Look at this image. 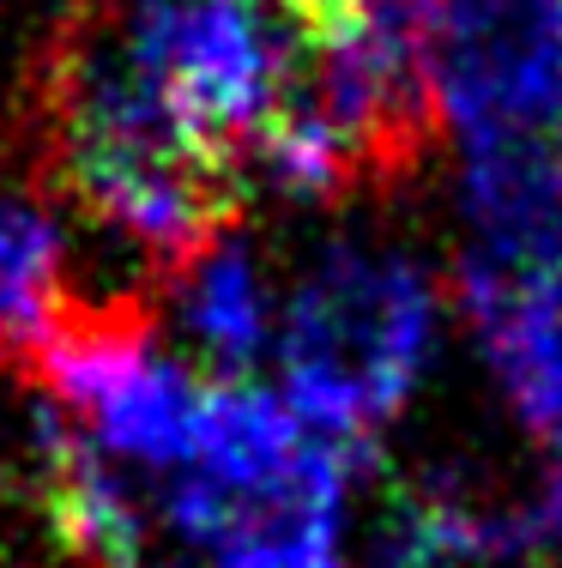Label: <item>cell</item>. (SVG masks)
<instances>
[{
    "label": "cell",
    "mask_w": 562,
    "mask_h": 568,
    "mask_svg": "<svg viewBox=\"0 0 562 568\" xmlns=\"http://www.w3.org/2000/svg\"><path fill=\"white\" fill-rule=\"evenodd\" d=\"M49 110L55 158L79 206L115 242L152 254L164 273L231 224V170L200 152L176 110L115 49L103 19L61 43Z\"/></svg>",
    "instance_id": "2"
},
{
    "label": "cell",
    "mask_w": 562,
    "mask_h": 568,
    "mask_svg": "<svg viewBox=\"0 0 562 568\" xmlns=\"http://www.w3.org/2000/svg\"><path fill=\"white\" fill-rule=\"evenodd\" d=\"M98 19L200 152L231 175L290 103L309 55L297 0H110Z\"/></svg>",
    "instance_id": "3"
},
{
    "label": "cell",
    "mask_w": 562,
    "mask_h": 568,
    "mask_svg": "<svg viewBox=\"0 0 562 568\" xmlns=\"http://www.w3.org/2000/svg\"><path fill=\"white\" fill-rule=\"evenodd\" d=\"M37 375L67 442L122 478L152 490L187 466L212 375H200L133 315H73L37 351Z\"/></svg>",
    "instance_id": "4"
},
{
    "label": "cell",
    "mask_w": 562,
    "mask_h": 568,
    "mask_svg": "<svg viewBox=\"0 0 562 568\" xmlns=\"http://www.w3.org/2000/svg\"><path fill=\"white\" fill-rule=\"evenodd\" d=\"M164 291L182 357L206 369L212 382H243L260 363H273L285 278L273 273L266 248L248 230L218 224L164 273Z\"/></svg>",
    "instance_id": "6"
},
{
    "label": "cell",
    "mask_w": 562,
    "mask_h": 568,
    "mask_svg": "<svg viewBox=\"0 0 562 568\" xmlns=\"http://www.w3.org/2000/svg\"><path fill=\"white\" fill-rule=\"evenodd\" d=\"M345 514L351 496H309L243 520L206 557L157 550L152 568H345Z\"/></svg>",
    "instance_id": "10"
},
{
    "label": "cell",
    "mask_w": 562,
    "mask_h": 568,
    "mask_svg": "<svg viewBox=\"0 0 562 568\" xmlns=\"http://www.w3.org/2000/svg\"><path fill=\"white\" fill-rule=\"evenodd\" d=\"M544 550L539 514L453 484H423L387 514L375 568H508Z\"/></svg>",
    "instance_id": "8"
},
{
    "label": "cell",
    "mask_w": 562,
    "mask_h": 568,
    "mask_svg": "<svg viewBox=\"0 0 562 568\" xmlns=\"http://www.w3.org/2000/svg\"><path fill=\"white\" fill-rule=\"evenodd\" d=\"M448 291L381 236H327L285 278L273 339V387L327 442L369 448L430 382Z\"/></svg>",
    "instance_id": "1"
},
{
    "label": "cell",
    "mask_w": 562,
    "mask_h": 568,
    "mask_svg": "<svg viewBox=\"0 0 562 568\" xmlns=\"http://www.w3.org/2000/svg\"><path fill=\"white\" fill-rule=\"evenodd\" d=\"M423 85L460 152L562 133V0H448Z\"/></svg>",
    "instance_id": "5"
},
{
    "label": "cell",
    "mask_w": 562,
    "mask_h": 568,
    "mask_svg": "<svg viewBox=\"0 0 562 568\" xmlns=\"http://www.w3.org/2000/svg\"><path fill=\"white\" fill-rule=\"evenodd\" d=\"M67 321V224L49 200L0 187V357L37 363Z\"/></svg>",
    "instance_id": "9"
},
{
    "label": "cell",
    "mask_w": 562,
    "mask_h": 568,
    "mask_svg": "<svg viewBox=\"0 0 562 568\" xmlns=\"http://www.w3.org/2000/svg\"><path fill=\"white\" fill-rule=\"evenodd\" d=\"M453 296L502 405L551 448L562 436V273L460 261Z\"/></svg>",
    "instance_id": "7"
}]
</instances>
